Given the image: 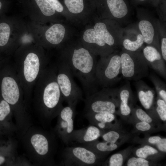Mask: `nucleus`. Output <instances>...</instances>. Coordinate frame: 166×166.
<instances>
[{"instance_id": "obj_1", "label": "nucleus", "mask_w": 166, "mask_h": 166, "mask_svg": "<svg viewBox=\"0 0 166 166\" xmlns=\"http://www.w3.org/2000/svg\"><path fill=\"white\" fill-rule=\"evenodd\" d=\"M78 35L58 48L61 60L67 64L73 76L79 80L86 97L97 91L95 71L97 61L96 56L82 44Z\"/></svg>"}, {"instance_id": "obj_2", "label": "nucleus", "mask_w": 166, "mask_h": 166, "mask_svg": "<svg viewBox=\"0 0 166 166\" xmlns=\"http://www.w3.org/2000/svg\"><path fill=\"white\" fill-rule=\"evenodd\" d=\"M33 42L46 47H59L78 35L79 30L66 20L42 24L26 21Z\"/></svg>"}, {"instance_id": "obj_3", "label": "nucleus", "mask_w": 166, "mask_h": 166, "mask_svg": "<svg viewBox=\"0 0 166 166\" xmlns=\"http://www.w3.org/2000/svg\"><path fill=\"white\" fill-rule=\"evenodd\" d=\"M119 89L103 88L85 97L84 113H108L114 114L119 110Z\"/></svg>"}, {"instance_id": "obj_4", "label": "nucleus", "mask_w": 166, "mask_h": 166, "mask_svg": "<svg viewBox=\"0 0 166 166\" xmlns=\"http://www.w3.org/2000/svg\"><path fill=\"white\" fill-rule=\"evenodd\" d=\"M31 42L26 21L21 16L13 15L0 23V46Z\"/></svg>"}, {"instance_id": "obj_5", "label": "nucleus", "mask_w": 166, "mask_h": 166, "mask_svg": "<svg viewBox=\"0 0 166 166\" xmlns=\"http://www.w3.org/2000/svg\"><path fill=\"white\" fill-rule=\"evenodd\" d=\"M97 83L103 88H109L118 82L122 76L120 55L114 52L97 61L95 71Z\"/></svg>"}, {"instance_id": "obj_6", "label": "nucleus", "mask_w": 166, "mask_h": 166, "mask_svg": "<svg viewBox=\"0 0 166 166\" xmlns=\"http://www.w3.org/2000/svg\"><path fill=\"white\" fill-rule=\"evenodd\" d=\"M120 56L121 74L124 78L137 81L148 76V65L139 50L132 52L124 49Z\"/></svg>"}, {"instance_id": "obj_7", "label": "nucleus", "mask_w": 166, "mask_h": 166, "mask_svg": "<svg viewBox=\"0 0 166 166\" xmlns=\"http://www.w3.org/2000/svg\"><path fill=\"white\" fill-rule=\"evenodd\" d=\"M59 71L57 81L63 100L68 105L77 104L79 101L83 100L82 91L75 83L69 66L61 60Z\"/></svg>"}, {"instance_id": "obj_8", "label": "nucleus", "mask_w": 166, "mask_h": 166, "mask_svg": "<svg viewBox=\"0 0 166 166\" xmlns=\"http://www.w3.org/2000/svg\"><path fill=\"white\" fill-rule=\"evenodd\" d=\"M78 36L83 45L96 56L106 57L114 51V49L105 43L91 25L79 30Z\"/></svg>"}, {"instance_id": "obj_9", "label": "nucleus", "mask_w": 166, "mask_h": 166, "mask_svg": "<svg viewBox=\"0 0 166 166\" xmlns=\"http://www.w3.org/2000/svg\"><path fill=\"white\" fill-rule=\"evenodd\" d=\"M99 156L82 146L66 147L63 154L62 164L65 166H90L96 164Z\"/></svg>"}, {"instance_id": "obj_10", "label": "nucleus", "mask_w": 166, "mask_h": 166, "mask_svg": "<svg viewBox=\"0 0 166 166\" xmlns=\"http://www.w3.org/2000/svg\"><path fill=\"white\" fill-rule=\"evenodd\" d=\"M76 104L63 107L59 113L58 132L63 142L68 144L71 142L74 129Z\"/></svg>"}, {"instance_id": "obj_11", "label": "nucleus", "mask_w": 166, "mask_h": 166, "mask_svg": "<svg viewBox=\"0 0 166 166\" xmlns=\"http://www.w3.org/2000/svg\"><path fill=\"white\" fill-rule=\"evenodd\" d=\"M56 80H53L45 86L43 93V101L48 109L57 108L60 111L63 107V99L59 85ZM57 81V80H56Z\"/></svg>"}, {"instance_id": "obj_12", "label": "nucleus", "mask_w": 166, "mask_h": 166, "mask_svg": "<svg viewBox=\"0 0 166 166\" xmlns=\"http://www.w3.org/2000/svg\"><path fill=\"white\" fill-rule=\"evenodd\" d=\"M105 8L96 16L101 19H108L110 17L121 18L128 14V7L125 0H105Z\"/></svg>"}, {"instance_id": "obj_13", "label": "nucleus", "mask_w": 166, "mask_h": 166, "mask_svg": "<svg viewBox=\"0 0 166 166\" xmlns=\"http://www.w3.org/2000/svg\"><path fill=\"white\" fill-rule=\"evenodd\" d=\"M143 54L148 65L165 78V65L160 51L153 46L148 45L143 49Z\"/></svg>"}, {"instance_id": "obj_14", "label": "nucleus", "mask_w": 166, "mask_h": 166, "mask_svg": "<svg viewBox=\"0 0 166 166\" xmlns=\"http://www.w3.org/2000/svg\"><path fill=\"white\" fill-rule=\"evenodd\" d=\"M102 134L101 129L90 124L81 129L74 130L72 134L71 141L83 144L97 140Z\"/></svg>"}, {"instance_id": "obj_15", "label": "nucleus", "mask_w": 166, "mask_h": 166, "mask_svg": "<svg viewBox=\"0 0 166 166\" xmlns=\"http://www.w3.org/2000/svg\"><path fill=\"white\" fill-rule=\"evenodd\" d=\"M38 55L33 52H28L24 61V74L26 80L29 82L34 81L36 78L40 68Z\"/></svg>"}, {"instance_id": "obj_16", "label": "nucleus", "mask_w": 166, "mask_h": 166, "mask_svg": "<svg viewBox=\"0 0 166 166\" xmlns=\"http://www.w3.org/2000/svg\"><path fill=\"white\" fill-rule=\"evenodd\" d=\"M1 91L3 99L9 104L14 105L18 101L19 89L15 81L12 77H6L3 79Z\"/></svg>"}, {"instance_id": "obj_17", "label": "nucleus", "mask_w": 166, "mask_h": 166, "mask_svg": "<svg viewBox=\"0 0 166 166\" xmlns=\"http://www.w3.org/2000/svg\"><path fill=\"white\" fill-rule=\"evenodd\" d=\"M135 86L141 104L145 109H150L153 103L155 90L141 80L136 81Z\"/></svg>"}, {"instance_id": "obj_18", "label": "nucleus", "mask_w": 166, "mask_h": 166, "mask_svg": "<svg viewBox=\"0 0 166 166\" xmlns=\"http://www.w3.org/2000/svg\"><path fill=\"white\" fill-rule=\"evenodd\" d=\"M103 19L95 18L90 25L92 26L107 45L114 49V47L117 45V44L109 30L106 19Z\"/></svg>"}, {"instance_id": "obj_19", "label": "nucleus", "mask_w": 166, "mask_h": 166, "mask_svg": "<svg viewBox=\"0 0 166 166\" xmlns=\"http://www.w3.org/2000/svg\"><path fill=\"white\" fill-rule=\"evenodd\" d=\"M81 146L90 150L99 156L100 153L113 151L118 148L117 145L115 143L106 141L99 142L97 140L82 144Z\"/></svg>"}, {"instance_id": "obj_20", "label": "nucleus", "mask_w": 166, "mask_h": 166, "mask_svg": "<svg viewBox=\"0 0 166 166\" xmlns=\"http://www.w3.org/2000/svg\"><path fill=\"white\" fill-rule=\"evenodd\" d=\"M84 116L90 124L94 125L101 123L105 124L107 128L115 119L114 114L108 113H87Z\"/></svg>"}, {"instance_id": "obj_21", "label": "nucleus", "mask_w": 166, "mask_h": 166, "mask_svg": "<svg viewBox=\"0 0 166 166\" xmlns=\"http://www.w3.org/2000/svg\"><path fill=\"white\" fill-rule=\"evenodd\" d=\"M31 143L36 152L39 155H47L49 151V144L47 138L43 135L36 134L30 140Z\"/></svg>"}, {"instance_id": "obj_22", "label": "nucleus", "mask_w": 166, "mask_h": 166, "mask_svg": "<svg viewBox=\"0 0 166 166\" xmlns=\"http://www.w3.org/2000/svg\"><path fill=\"white\" fill-rule=\"evenodd\" d=\"M139 29L144 42L152 45L155 36V30L152 23L147 20H141L138 24Z\"/></svg>"}, {"instance_id": "obj_23", "label": "nucleus", "mask_w": 166, "mask_h": 166, "mask_svg": "<svg viewBox=\"0 0 166 166\" xmlns=\"http://www.w3.org/2000/svg\"><path fill=\"white\" fill-rule=\"evenodd\" d=\"M143 37L141 34H138L136 40L132 41L129 39H124L122 44L124 49L128 51L135 52L139 50L144 43Z\"/></svg>"}, {"instance_id": "obj_24", "label": "nucleus", "mask_w": 166, "mask_h": 166, "mask_svg": "<svg viewBox=\"0 0 166 166\" xmlns=\"http://www.w3.org/2000/svg\"><path fill=\"white\" fill-rule=\"evenodd\" d=\"M150 78L155 87V90L158 97L166 102V88L165 83L155 75H151Z\"/></svg>"}, {"instance_id": "obj_25", "label": "nucleus", "mask_w": 166, "mask_h": 166, "mask_svg": "<svg viewBox=\"0 0 166 166\" xmlns=\"http://www.w3.org/2000/svg\"><path fill=\"white\" fill-rule=\"evenodd\" d=\"M158 152V151L155 148L148 145H145L138 149L136 152V154L138 157L145 159L149 156Z\"/></svg>"}, {"instance_id": "obj_26", "label": "nucleus", "mask_w": 166, "mask_h": 166, "mask_svg": "<svg viewBox=\"0 0 166 166\" xmlns=\"http://www.w3.org/2000/svg\"><path fill=\"white\" fill-rule=\"evenodd\" d=\"M103 140L106 142L115 143L120 137L117 132L114 131H109L102 134Z\"/></svg>"}, {"instance_id": "obj_27", "label": "nucleus", "mask_w": 166, "mask_h": 166, "mask_svg": "<svg viewBox=\"0 0 166 166\" xmlns=\"http://www.w3.org/2000/svg\"><path fill=\"white\" fill-rule=\"evenodd\" d=\"M128 166H148L149 162L145 159L132 157L130 158L127 163Z\"/></svg>"}, {"instance_id": "obj_28", "label": "nucleus", "mask_w": 166, "mask_h": 166, "mask_svg": "<svg viewBox=\"0 0 166 166\" xmlns=\"http://www.w3.org/2000/svg\"><path fill=\"white\" fill-rule=\"evenodd\" d=\"M123 158L120 153H115L111 156L108 162L109 166H121L123 164Z\"/></svg>"}, {"instance_id": "obj_29", "label": "nucleus", "mask_w": 166, "mask_h": 166, "mask_svg": "<svg viewBox=\"0 0 166 166\" xmlns=\"http://www.w3.org/2000/svg\"><path fill=\"white\" fill-rule=\"evenodd\" d=\"M10 107L8 104L5 100H2L0 102V121H2L9 114Z\"/></svg>"}, {"instance_id": "obj_30", "label": "nucleus", "mask_w": 166, "mask_h": 166, "mask_svg": "<svg viewBox=\"0 0 166 166\" xmlns=\"http://www.w3.org/2000/svg\"><path fill=\"white\" fill-rule=\"evenodd\" d=\"M55 11L65 18V8L58 0H47Z\"/></svg>"}, {"instance_id": "obj_31", "label": "nucleus", "mask_w": 166, "mask_h": 166, "mask_svg": "<svg viewBox=\"0 0 166 166\" xmlns=\"http://www.w3.org/2000/svg\"><path fill=\"white\" fill-rule=\"evenodd\" d=\"M136 116L141 121L150 123L152 122L151 117L143 109L140 108L136 109L135 111Z\"/></svg>"}, {"instance_id": "obj_32", "label": "nucleus", "mask_w": 166, "mask_h": 166, "mask_svg": "<svg viewBox=\"0 0 166 166\" xmlns=\"http://www.w3.org/2000/svg\"><path fill=\"white\" fill-rule=\"evenodd\" d=\"M119 109L121 114L123 116H127L130 114L131 110L129 105L120 101Z\"/></svg>"}, {"instance_id": "obj_33", "label": "nucleus", "mask_w": 166, "mask_h": 166, "mask_svg": "<svg viewBox=\"0 0 166 166\" xmlns=\"http://www.w3.org/2000/svg\"><path fill=\"white\" fill-rule=\"evenodd\" d=\"M136 128L138 130L142 131H145L150 129L151 125L149 123L141 121L136 124Z\"/></svg>"}, {"instance_id": "obj_34", "label": "nucleus", "mask_w": 166, "mask_h": 166, "mask_svg": "<svg viewBox=\"0 0 166 166\" xmlns=\"http://www.w3.org/2000/svg\"><path fill=\"white\" fill-rule=\"evenodd\" d=\"M160 50L162 57L164 61H166V38H163L161 41Z\"/></svg>"}, {"instance_id": "obj_35", "label": "nucleus", "mask_w": 166, "mask_h": 166, "mask_svg": "<svg viewBox=\"0 0 166 166\" xmlns=\"http://www.w3.org/2000/svg\"><path fill=\"white\" fill-rule=\"evenodd\" d=\"M156 111L160 119L164 121H166V109L157 106Z\"/></svg>"}, {"instance_id": "obj_36", "label": "nucleus", "mask_w": 166, "mask_h": 166, "mask_svg": "<svg viewBox=\"0 0 166 166\" xmlns=\"http://www.w3.org/2000/svg\"><path fill=\"white\" fill-rule=\"evenodd\" d=\"M156 145L159 150L163 152H166V138H162Z\"/></svg>"}, {"instance_id": "obj_37", "label": "nucleus", "mask_w": 166, "mask_h": 166, "mask_svg": "<svg viewBox=\"0 0 166 166\" xmlns=\"http://www.w3.org/2000/svg\"><path fill=\"white\" fill-rule=\"evenodd\" d=\"M161 139V137L158 136H152L149 138L148 141L150 144H156Z\"/></svg>"}, {"instance_id": "obj_38", "label": "nucleus", "mask_w": 166, "mask_h": 166, "mask_svg": "<svg viewBox=\"0 0 166 166\" xmlns=\"http://www.w3.org/2000/svg\"><path fill=\"white\" fill-rule=\"evenodd\" d=\"M157 106L166 109V102L161 98L158 99L157 101Z\"/></svg>"}, {"instance_id": "obj_39", "label": "nucleus", "mask_w": 166, "mask_h": 166, "mask_svg": "<svg viewBox=\"0 0 166 166\" xmlns=\"http://www.w3.org/2000/svg\"><path fill=\"white\" fill-rule=\"evenodd\" d=\"M152 3L155 5H156L158 4L161 1V0H151Z\"/></svg>"}, {"instance_id": "obj_40", "label": "nucleus", "mask_w": 166, "mask_h": 166, "mask_svg": "<svg viewBox=\"0 0 166 166\" xmlns=\"http://www.w3.org/2000/svg\"><path fill=\"white\" fill-rule=\"evenodd\" d=\"M5 159L2 156H0V165L2 164L5 161Z\"/></svg>"}, {"instance_id": "obj_41", "label": "nucleus", "mask_w": 166, "mask_h": 166, "mask_svg": "<svg viewBox=\"0 0 166 166\" xmlns=\"http://www.w3.org/2000/svg\"><path fill=\"white\" fill-rule=\"evenodd\" d=\"M134 1V2H136L137 3H140L145 2L147 0H132Z\"/></svg>"}, {"instance_id": "obj_42", "label": "nucleus", "mask_w": 166, "mask_h": 166, "mask_svg": "<svg viewBox=\"0 0 166 166\" xmlns=\"http://www.w3.org/2000/svg\"><path fill=\"white\" fill-rule=\"evenodd\" d=\"M2 3L1 1L0 0V12L1 11L2 8Z\"/></svg>"}, {"instance_id": "obj_43", "label": "nucleus", "mask_w": 166, "mask_h": 166, "mask_svg": "<svg viewBox=\"0 0 166 166\" xmlns=\"http://www.w3.org/2000/svg\"><path fill=\"white\" fill-rule=\"evenodd\" d=\"M164 0V2H165V0Z\"/></svg>"}]
</instances>
